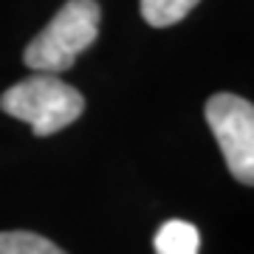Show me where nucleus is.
<instances>
[{
  "instance_id": "5",
  "label": "nucleus",
  "mask_w": 254,
  "mask_h": 254,
  "mask_svg": "<svg viewBox=\"0 0 254 254\" xmlns=\"http://www.w3.org/2000/svg\"><path fill=\"white\" fill-rule=\"evenodd\" d=\"M200 0H141V17L153 28H167L181 23Z\"/></svg>"
},
{
  "instance_id": "6",
  "label": "nucleus",
  "mask_w": 254,
  "mask_h": 254,
  "mask_svg": "<svg viewBox=\"0 0 254 254\" xmlns=\"http://www.w3.org/2000/svg\"><path fill=\"white\" fill-rule=\"evenodd\" d=\"M0 254H65L57 243L34 232H0Z\"/></svg>"
},
{
  "instance_id": "3",
  "label": "nucleus",
  "mask_w": 254,
  "mask_h": 254,
  "mask_svg": "<svg viewBox=\"0 0 254 254\" xmlns=\"http://www.w3.org/2000/svg\"><path fill=\"white\" fill-rule=\"evenodd\" d=\"M206 122L229 170L240 184H254V108L235 93H215L206 102Z\"/></svg>"
},
{
  "instance_id": "2",
  "label": "nucleus",
  "mask_w": 254,
  "mask_h": 254,
  "mask_svg": "<svg viewBox=\"0 0 254 254\" xmlns=\"http://www.w3.org/2000/svg\"><path fill=\"white\" fill-rule=\"evenodd\" d=\"M0 108L28 122L34 136H54L85 113V96L57 73H31L0 96Z\"/></svg>"
},
{
  "instance_id": "4",
  "label": "nucleus",
  "mask_w": 254,
  "mask_h": 254,
  "mask_svg": "<svg viewBox=\"0 0 254 254\" xmlns=\"http://www.w3.org/2000/svg\"><path fill=\"white\" fill-rule=\"evenodd\" d=\"M200 235L190 220H167L155 232V254H198Z\"/></svg>"
},
{
  "instance_id": "1",
  "label": "nucleus",
  "mask_w": 254,
  "mask_h": 254,
  "mask_svg": "<svg viewBox=\"0 0 254 254\" xmlns=\"http://www.w3.org/2000/svg\"><path fill=\"white\" fill-rule=\"evenodd\" d=\"M102 9L96 0H68L40 34L26 46L23 63L34 73L68 71L76 57L91 48L99 37Z\"/></svg>"
}]
</instances>
